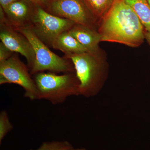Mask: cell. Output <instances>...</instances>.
Here are the masks:
<instances>
[{
    "mask_svg": "<svg viewBox=\"0 0 150 150\" xmlns=\"http://www.w3.org/2000/svg\"><path fill=\"white\" fill-rule=\"evenodd\" d=\"M147 1L148 3H149V5L150 7V0H147Z\"/></svg>",
    "mask_w": 150,
    "mask_h": 150,
    "instance_id": "cell-21",
    "label": "cell"
},
{
    "mask_svg": "<svg viewBox=\"0 0 150 150\" xmlns=\"http://www.w3.org/2000/svg\"><path fill=\"white\" fill-rule=\"evenodd\" d=\"M139 18L146 31L150 32V7L147 0H123Z\"/></svg>",
    "mask_w": 150,
    "mask_h": 150,
    "instance_id": "cell-12",
    "label": "cell"
},
{
    "mask_svg": "<svg viewBox=\"0 0 150 150\" xmlns=\"http://www.w3.org/2000/svg\"><path fill=\"white\" fill-rule=\"evenodd\" d=\"M72 62L79 82L80 95L93 97L102 88V59L88 53L64 56Z\"/></svg>",
    "mask_w": 150,
    "mask_h": 150,
    "instance_id": "cell-3",
    "label": "cell"
},
{
    "mask_svg": "<svg viewBox=\"0 0 150 150\" xmlns=\"http://www.w3.org/2000/svg\"><path fill=\"white\" fill-rule=\"evenodd\" d=\"M35 6L29 0H19L4 8V16L0 18V24L15 30L29 27Z\"/></svg>",
    "mask_w": 150,
    "mask_h": 150,
    "instance_id": "cell-8",
    "label": "cell"
},
{
    "mask_svg": "<svg viewBox=\"0 0 150 150\" xmlns=\"http://www.w3.org/2000/svg\"><path fill=\"white\" fill-rule=\"evenodd\" d=\"M75 24L71 21L56 16L36 6L29 27L46 46L52 47L55 39L69 31Z\"/></svg>",
    "mask_w": 150,
    "mask_h": 150,
    "instance_id": "cell-5",
    "label": "cell"
},
{
    "mask_svg": "<svg viewBox=\"0 0 150 150\" xmlns=\"http://www.w3.org/2000/svg\"><path fill=\"white\" fill-rule=\"evenodd\" d=\"M73 148L68 141H53L43 142L38 149L30 150H70Z\"/></svg>",
    "mask_w": 150,
    "mask_h": 150,
    "instance_id": "cell-14",
    "label": "cell"
},
{
    "mask_svg": "<svg viewBox=\"0 0 150 150\" xmlns=\"http://www.w3.org/2000/svg\"><path fill=\"white\" fill-rule=\"evenodd\" d=\"M70 150H87L86 149H84V148H76V149H75V148H74L73 147V148H72L71 149H70Z\"/></svg>",
    "mask_w": 150,
    "mask_h": 150,
    "instance_id": "cell-20",
    "label": "cell"
},
{
    "mask_svg": "<svg viewBox=\"0 0 150 150\" xmlns=\"http://www.w3.org/2000/svg\"><path fill=\"white\" fill-rule=\"evenodd\" d=\"M52 48L62 51L65 56L88 53L86 49L69 31H66L59 35L54 40Z\"/></svg>",
    "mask_w": 150,
    "mask_h": 150,
    "instance_id": "cell-11",
    "label": "cell"
},
{
    "mask_svg": "<svg viewBox=\"0 0 150 150\" xmlns=\"http://www.w3.org/2000/svg\"><path fill=\"white\" fill-rule=\"evenodd\" d=\"M45 10L76 24L94 29L96 19L84 0H49Z\"/></svg>",
    "mask_w": 150,
    "mask_h": 150,
    "instance_id": "cell-7",
    "label": "cell"
},
{
    "mask_svg": "<svg viewBox=\"0 0 150 150\" xmlns=\"http://www.w3.org/2000/svg\"><path fill=\"white\" fill-rule=\"evenodd\" d=\"M103 19L99 31L101 41L131 47H138L144 42V26L135 12L123 0H116Z\"/></svg>",
    "mask_w": 150,
    "mask_h": 150,
    "instance_id": "cell-1",
    "label": "cell"
},
{
    "mask_svg": "<svg viewBox=\"0 0 150 150\" xmlns=\"http://www.w3.org/2000/svg\"><path fill=\"white\" fill-rule=\"evenodd\" d=\"M18 1L19 0H0V4L1 6L4 8L12 3Z\"/></svg>",
    "mask_w": 150,
    "mask_h": 150,
    "instance_id": "cell-18",
    "label": "cell"
},
{
    "mask_svg": "<svg viewBox=\"0 0 150 150\" xmlns=\"http://www.w3.org/2000/svg\"><path fill=\"white\" fill-rule=\"evenodd\" d=\"M13 52L11 51L2 42L0 43V63L4 62L12 56Z\"/></svg>",
    "mask_w": 150,
    "mask_h": 150,
    "instance_id": "cell-16",
    "label": "cell"
},
{
    "mask_svg": "<svg viewBox=\"0 0 150 150\" xmlns=\"http://www.w3.org/2000/svg\"><path fill=\"white\" fill-rule=\"evenodd\" d=\"M116 0H84L96 18H103Z\"/></svg>",
    "mask_w": 150,
    "mask_h": 150,
    "instance_id": "cell-13",
    "label": "cell"
},
{
    "mask_svg": "<svg viewBox=\"0 0 150 150\" xmlns=\"http://www.w3.org/2000/svg\"><path fill=\"white\" fill-rule=\"evenodd\" d=\"M35 6H38L46 10L48 6L49 0H29Z\"/></svg>",
    "mask_w": 150,
    "mask_h": 150,
    "instance_id": "cell-17",
    "label": "cell"
},
{
    "mask_svg": "<svg viewBox=\"0 0 150 150\" xmlns=\"http://www.w3.org/2000/svg\"><path fill=\"white\" fill-rule=\"evenodd\" d=\"M33 76L39 100H46L56 105L64 103L69 97L80 95L79 82L75 72L62 75L41 72Z\"/></svg>",
    "mask_w": 150,
    "mask_h": 150,
    "instance_id": "cell-2",
    "label": "cell"
},
{
    "mask_svg": "<svg viewBox=\"0 0 150 150\" xmlns=\"http://www.w3.org/2000/svg\"><path fill=\"white\" fill-rule=\"evenodd\" d=\"M145 38L147 40L148 43H149L150 46V32L146 31V32H145Z\"/></svg>",
    "mask_w": 150,
    "mask_h": 150,
    "instance_id": "cell-19",
    "label": "cell"
},
{
    "mask_svg": "<svg viewBox=\"0 0 150 150\" xmlns=\"http://www.w3.org/2000/svg\"><path fill=\"white\" fill-rule=\"evenodd\" d=\"M16 30L27 38L35 51V62L30 71L33 76L45 71L56 74L75 72L71 61L54 54L37 37L30 28H23Z\"/></svg>",
    "mask_w": 150,
    "mask_h": 150,
    "instance_id": "cell-4",
    "label": "cell"
},
{
    "mask_svg": "<svg viewBox=\"0 0 150 150\" xmlns=\"http://www.w3.org/2000/svg\"><path fill=\"white\" fill-rule=\"evenodd\" d=\"M69 31L86 49L88 53L101 59L99 56V43L101 42V36L99 32L89 28L76 24Z\"/></svg>",
    "mask_w": 150,
    "mask_h": 150,
    "instance_id": "cell-10",
    "label": "cell"
},
{
    "mask_svg": "<svg viewBox=\"0 0 150 150\" xmlns=\"http://www.w3.org/2000/svg\"><path fill=\"white\" fill-rule=\"evenodd\" d=\"M27 66L15 54L0 63V85L13 83L24 90V96L31 100H39V93Z\"/></svg>",
    "mask_w": 150,
    "mask_h": 150,
    "instance_id": "cell-6",
    "label": "cell"
},
{
    "mask_svg": "<svg viewBox=\"0 0 150 150\" xmlns=\"http://www.w3.org/2000/svg\"><path fill=\"white\" fill-rule=\"evenodd\" d=\"M0 39L2 43L11 51L13 53H19L25 57L30 71L35 62V53L27 38L13 28L0 24Z\"/></svg>",
    "mask_w": 150,
    "mask_h": 150,
    "instance_id": "cell-9",
    "label": "cell"
},
{
    "mask_svg": "<svg viewBox=\"0 0 150 150\" xmlns=\"http://www.w3.org/2000/svg\"><path fill=\"white\" fill-rule=\"evenodd\" d=\"M13 126L11 123L8 112L5 110L0 112V144L5 137L13 129Z\"/></svg>",
    "mask_w": 150,
    "mask_h": 150,
    "instance_id": "cell-15",
    "label": "cell"
}]
</instances>
